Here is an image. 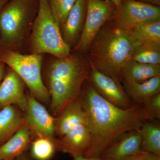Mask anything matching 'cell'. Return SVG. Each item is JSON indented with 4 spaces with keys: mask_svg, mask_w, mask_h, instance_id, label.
Returning a JSON list of instances; mask_svg holds the SVG:
<instances>
[{
    "mask_svg": "<svg viewBox=\"0 0 160 160\" xmlns=\"http://www.w3.org/2000/svg\"><path fill=\"white\" fill-rule=\"evenodd\" d=\"M79 97L86 112V124L91 135V144L85 157H99L121 136L128 132L139 131L146 121L141 104L133 103L127 109L115 106L101 96L88 79Z\"/></svg>",
    "mask_w": 160,
    "mask_h": 160,
    "instance_id": "6da1fadb",
    "label": "cell"
},
{
    "mask_svg": "<svg viewBox=\"0 0 160 160\" xmlns=\"http://www.w3.org/2000/svg\"><path fill=\"white\" fill-rule=\"evenodd\" d=\"M138 44L129 32L109 20L92 40L86 55L98 71L122 83V69L131 60Z\"/></svg>",
    "mask_w": 160,
    "mask_h": 160,
    "instance_id": "7a4b0ae2",
    "label": "cell"
},
{
    "mask_svg": "<svg viewBox=\"0 0 160 160\" xmlns=\"http://www.w3.org/2000/svg\"><path fill=\"white\" fill-rule=\"evenodd\" d=\"M78 53L70 54L65 58H58L49 69L50 106L55 115H59L78 98L89 76L90 64L86 54Z\"/></svg>",
    "mask_w": 160,
    "mask_h": 160,
    "instance_id": "3957f363",
    "label": "cell"
},
{
    "mask_svg": "<svg viewBox=\"0 0 160 160\" xmlns=\"http://www.w3.org/2000/svg\"><path fill=\"white\" fill-rule=\"evenodd\" d=\"M31 42L36 54L49 53L58 59L65 58L71 54V48L63 39L52 12L49 0H39Z\"/></svg>",
    "mask_w": 160,
    "mask_h": 160,
    "instance_id": "277c9868",
    "label": "cell"
},
{
    "mask_svg": "<svg viewBox=\"0 0 160 160\" xmlns=\"http://www.w3.org/2000/svg\"><path fill=\"white\" fill-rule=\"evenodd\" d=\"M39 0H10L0 12V44H19L27 24L38 6Z\"/></svg>",
    "mask_w": 160,
    "mask_h": 160,
    "instance_id": "5b68a950",
    "label": "cell"
},
{
    "mask_svg": "<svg viewBox=\"0 0 160 160\" xmlns=\"http://www.w3.org/2000/svg\"><path fill=\"white\" fill-rule=\"evenodd\" d=\"M0 61L8 65L19 76L34 98L44 102H49L50 93L42 79L40 54L24 55L6 50L0 52Z\"/></svg>",
    "mask_w": 160,
    "mask_h": 160,
    "instance_id": "8992f818",
    "label": "cell"
},
{
    "mask_svg": "<svg viewBox=\"0 0 160 160\" xmlns=\"http://www.w3.org/2000/svg\"><path fill=\"white\" fill-rule=\"evenodd\" d=\"M158 20L160 6L134 0H122L110 19L115 26L128 32L143 23Z\"/></svg>",
    "mask_w": 160,
    "mask_h": 160,
    "instance_id": "52a82bcc",
    "label": "cell"
},
{
    "mask_svg": "<svg viewBox=\"0 0 160 160\" xmlns=\"http://www.w3.org/2000/svg\"><path fill=\"white\" fill-rule=\"evenodd\" d=\"M116 7L110 0H87L85 25L73 48L75 51L86 54L92 40L104 24L110 19Z\"/></svg>",
    "mask_w": 160,
    "mask_h": 160,
    "instance_id": "ba28073f",
    "label": "cell"
},
{
    "mask_svg": "<svg viewBox=\"0 0 160 160\" xmlns=\"http://www.w3.org/2000/svg\"><path fill=\"white\" fill-rule=\"evenodd\" d=\"M88 79L101 96L115 106L127 109L133 104L122 83L98 71L90 64Z\"/></svg>",
    "mask_w": 160,
    "mask_h": 160,
    "instance_id": "9c48e42d",
    "label": "cell"
},
{
    "mask_svg": "<svg viewBox=\"0 0 160 160\" xmlns=\"http://www.w3.org/2000/svg\"><path fill=\"white\" fill-rule=\"evenodd\" d=\"M25 112L24 121L32 134L37 138L54 139L56 119L34 97L28 96V106Z\"/></svg>",
    "mask_w": 160,
    "mask_h": 160,
    "instance_id": "30bf717a",
    "label": "cell"
},
{
    "mask_svg": "<svg viewBox=\"0 0 160 160\" xmlns=\"http://www.w3.org/2000/svg\"><path fill=\"white\" fill-rule=\"evenodd\" d=\"M57 150L84 156L90 147L91 135L86 123L76 125L66 134L53 140Z\"/></svg>",
    "mask_w": 160,
    "mask_h": 160,
    "instance_id": "8fae6325",
    "label": "cell"
},
{
    "mask_svg": "<svg viewBox=\"0 0 160 160\" xmlns=\"http://www.w3.org/2000/svg\"><path fill=\"white\" fill-rule=\"evenodd\" d=\"M10 105L16 106L24 111L28 106L24 82L12 69L8 72L0 84V109Z\"/></svg>",
    "mask_w": 160,
    "mask_h": 160,
    "instance_id": "7c38bea8",
    "label": "cell"
},
{
    "mask_svg": "<svg viewBox=\"0 0 160 160\" xmlns=\"http://www.w3.org/2000/svg\"><path fill=\"white\" fill-rule=\"evenodd\" d=\"M139 131L128 132L112 144L99 157L102 160H125L142 150Z\"/></svg>",
    "mask_w": 160,
    "mask_h": 160,
    "instance_id": "4fadbf2b",
    "label": "cell"
},
{
    "mask_svg": "<svg viewBox=\"0 0 160 160\" xmlns=\"http://www.w3.org/2000/svg\"><path fill=\"white\" fill-rule=\"evenodd\" d=\"M87 12V0H77L70 9L61 31L69 47H74L82 34Z\"/></svg>",
    "mask_w": 160,
    "mask_h": 160,
    "instance_id": "5bb4252c",
    "label": "cell"
},
{
    "mask_svg": "<svg viewBox=\"0 0 160 160\" xmlns=\"http://www.w3.org/2000/svg\"><path fill=\"white\" fill-rule=\"evenodd\" d=\"M32 132L24 125L12 137L0 146V160H16L30 148Z\"/></svg>",
    "mask_w": 160,
    "mask_h": 160,
    "instance_id": "9a60e30c",
    "label": "cell"
},
{
    "mask_svg": "<svg viewBox=\"0 0 160 160\" xmlns=\"http://www.w3.org/2000/svg\"><path fill=\"white\" fill-rule=\"evenodd\" d=\"M86 123V112L79 97L66 106L56 119L55 135L62 136L76 125Z\"/></svg>",
    "mask_w": 160,
    "mask_h": 160,
    "instance_id": "2e32d148",
    "label": "cell"
},
{
    "mask_svg": "<svg viewBox=\"0 0 160 160\" xmlns=\"http://www.w3.org/2000/svg\"><path fill=\"white\" fill-rule=\"evenodd\" d=\"M16 106L0 109V146L9 140L25 123L24 117Z\"/></svg>",
    "mask_w": 160,
    "mask_h": 160,
    "instance_id": "e0dca14e",
    "label": "cell"
},
{
    "mask_svg": "<svg viewBox=\"0 0 160 160\" xmlns=\"http://www.w3.org/2000/svg\"><path fill=\"white\" fill-rule=\"evenodd\" d=\"M126 93L133 103L142 104L160 93V75L142 83H122Z\"/></svg>",
    "mask_w": 160,
    "mask_h": 160,
    "instance_id": "ac0fdd59",
    "label": "cell"
},
{
    "mask_svg": "<svg viewBox=\"0 0 160 160\" xmlns=\"http://www.w3.org/2000/svg\"><path fill=\"white\" fill-rule=\"evenodd\" d=\"M160 75V65L142 64L130 60L121 72L122 83H142Z\"/></svg>",
    "mask_w": 160,
    "mask_h": 160,
    "instance_id": "d6986e66",
    "label": "cell"
},
{
    "mask_svg": "<svg viewBox=\"0 0 160 160\" xmlns=\"http://www.w3.org/2000/svg\"><path fill=\"white\" fill-rule=\"evenodd\" d=\"M158 120L146 121L139 131L142 150L160 157V124Z\"/></svg>",
    "mask_w": 160,
    "mask_h": 160,
    "instance_id": "ffe728a7",
    "label": "cell"
},
{
    "mask_svg": "<svg viewBox=\"0 0 160 160\" xmlns=\"http://www.w3.org/2000/svg\"><path fill=\"white\" fill-rule=\"evenodd\" d=\"M129 32L138 44L160 45V20L143 23Z\"/></svg>",
    "mask_w": 160,
    "mask_h": 160,
    "instance_id": "44dd1931",
    "label": "cell"
},
{
    "mask_svg": "<svg viewBox=\"0 0 160 160\" xmlns=\"http://www.w3.org/2000/svg\"><path fill=\"white\" fill-rule=\"evenodd\" d=\"M131 60L142 64L160 65V45L138 44Z\"/></svg>",
    "mask_w": 160,
    "mask_h": 160,
    "instance_id": "7402d4cb",
    "label": "cell"
},
{
    "mask_svg": "<svg viewBox=\"0 0 160 160\" xmlns=\"http://www.w3.org/2000/svg\"><path fill=\"white\" fill-rule=\"evenodd\" d=\"M30 148V156L36 160H50L57 151L53 140L47 138H37Z\"/></svg>",
    "mask_w": 160,
    "mask_h": 160,
    "instance_id": "603a6c76",
    "label": "cell"
},
{
    "mask_svg": "<svg viewBox=\"0 0 160 160\" xmlns=\"http://www.w3.org/2000/svg\"><path fill=\"white\" fill-rule=\"evenodd\" d=\"M77 0H49L53 17L61 29L70 9Z\"/></svg>",
    "mask_w": 160,
    "mask_h": 160,
    "instance_id": "cb8c5ba5",
    "label": "cell"
},
{
    "mask_svg": "<svg viewBox=\"0 0 160 160\" xmlns=\"http://www.w3.org/2000/svg\"><path fill=\"white\" fill-rule=\"evenodd\" d=\"M141 105L146 121L160 120V93L152 97Z\"/></svg>",
    "mask_w": 160,
    "mask_h": 160,
    "instance_id": "d4e9b609",
    "label": "cell"
},
{
    "mask_svg": "<svg viewBox=\"0 0 160 160\" xmlns=\"http://www.w3.org/2000/svg\"><path fill=\"white\" fill-rule=\"evenodd\" d=\"M125 160H160V157L142 150Z\"/></svg>",
    "mask_w": 160,
    "mask_h": 160,
    "instance_id": "484cf974",
    "label": "cell"
},
{
    "mask_svg": "<svg viewBox=\"0 0 160 160\" xmlns=\"http://www.w3.org/2000/svg\"><path fill=\"white\" fill-rule=\"evenodd\" d=\"M146 4H150L153 6H160V0H134Z\"/></svg>",
    "mask_w": 160,
    "mask_h": 160,
    "instance_id": "4316f807",
    "label": "cell"
},
{
    "mask_svg": "<svg viewBox=\"0 0 160 160\" xmlns=\"http://www.w3.org/2000/svg\"><path fill=\"white\" fill-rule=\"evenodd\" d=\"M70 155L73 158L74 160H91L90 158L85 157L82 155L73 153V154H72Z\"/></svg>",
    "mask_w": 160,
    "mask_h": 160,
    "instance_id": "83f0119b",
    "label": "cell"
},
{
    "mask_svg": "<svg viewBox=\"0 0 160 160\" xmlns=\"http://www.w3.org/2000/svg\"><path fill=\"white\" fill-rule=\"evenodd\" d=\"M5 73V66L4 63L0 61V84L2 82Z\"/></svg>",
    "mask_w": 160,
    "mask_h": 160,
    "instance_id": "f1b7e54d",
    "label": "cell"
},
{
    "mask_svg": "<svg viewBox=\"0 0 160 160\" xmlns=\"http://www.w3.org/2000/svg\"><path fill=\"white\" fill-rule=\"evenodd\" d=\"M16 160H32V158L30 154H28L26 152L19 157Z\"/></svg>",
    "mask_w": 160,
    "mask_h": 160,
    "instance_id": "f546056e",
    "label": "cell"
},
{
    "mask_svg": "<svg viewBox=\"0 0 160 160\" xmlns=\"http://www.w3.org/2000/svg\"><path fill=\"white\" fill-rule=\"evenodd\" d=\"M10 0H0V12Z\"/></svg>",
    "mask_w": 160,
    "mask_h": 160,
    "instance_id": "4dcf8cb0",
    "label": "cell"
},
{
    "mask_svg": "<svg viewBox=\"0 0 160 160\" xmlns=\"http://www.w3.org/2000/svg\"><path fill=\"white\" fill-rule=\"evenodd\" d=\"M110 1H111L113 4L115 5L116 6H118L119 5L120 2H121L122 0H110Z\"/></svg>",
    "mask_w": 160,
    "mask_h": 160,
    "instance_id": "1f68e13d",
    "label": "cell"
},
{
    "mask_svg": "<svg viewBox=\"0 0 160 160\" xmlns=\"http://www.w3.org/2000/svg\"><path fill=\"white\" fill-rule=\"evenodd\" d=\"M91 160H102L99 157L91 158H90Z\"/></svg>",
    "mask_w": 160,
    "mask_h": 160,
    "instance_id": "d6a6232c",
    "label": "cell"
}]
</instances>
